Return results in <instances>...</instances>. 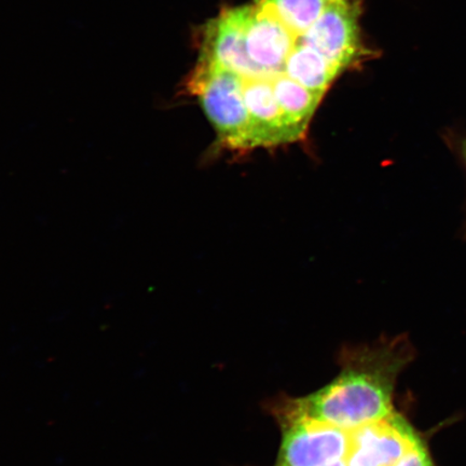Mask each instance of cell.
Returning a JSON list of instances; mask_svg holds the SVG:
<instances>
[{"label": "cell", "instance_id": "1", "mask_svg": "<svg viewBox=\"0 0 466 466\" xmlns=\"http://www.w3.org/2000/svg\"><path fill=\"white\" fill-rule=\"evenodd\" d=\"M412 357L405 338L355 353L336 380L308 398L289 400L279 417L306 418L346 430L380 420L393 412L396 380Z\"/></svg>", "mask_w": 466, "mask_h": 466}, {"label": "cell", "instance_id": "2", "mask_svg": "<svg viewBox=\"0 0 466 466\" xmlns=\"http://www.w3.org/2000/svg\"><path fill=\"white\" fill-rule=\"evenodd\" d=\"M186 89L198 97L227 147L249 149V116L240 76L199 57Z\"/></svg>", "mask_w": 466, "mask_h": 466}, {"label": "cell", "instance_id": "3", "mask_svg": "<svg viewBox=\"0 0 466 466\" xmlns=\"http://www.w3.org/2000/svg\"><path fill=\"white\" fill-rule=\"evenodd\" d=\"M363 0H329L323 14L297 42L311 46L343 72L360 68L377 56L360 26Z\"/></svg>", "mask_w": 466, "mask_h": 466}, {"label": "cell", "instance_id": "4", "mask_svg": "<svg viewBox=\"0 0 466 466\" xmlns=\"http://www.w3.org/2000/svg\"><path fill=\"white\" fill-rule=\"evenodd\" d=\"M283 441L277 466H328L347 456L350 430L306 418H279Z\"/></svg>", "mask_w": 466, "mask_h": 466}, {"label": "cell", "instance_id": "5", "mask_svg": "<svg viewBox=\"0 0 466 466\" xmlns=\"http://www.w3.org/2000/svg\"><path fill=\"white\" fill-rule=\"evenodd\" d=\"M419 435L398 413L350 430L347 466H394L415 446Z\"/></svg>", "mask_w": 466, "mask_h": 466}, {"label": "cell", "instance_id": "6", "mask_svg": "<svg viewBox=\"0 0 466 466\" xmlns=\"http://www.w3.org/2000/svg\"><path fill=\"white\" fill-rule=\"evenodd\" d=\"M247 5L227 8L203 27L199 57L242 79L269 78L250 60L246 43Z\"/></svg>", "mask_w": 466, "mask_h": 466}, {"label": "cell", "instance_id": "7", "mask_svg": "<svg viewBox=\"0 0 466 466\" xmlns=\"http://www.w3.org/2000/svg\"><path fill=\"white\" fill-rule=\"evenodd\" d=\"M297 40L299 37L284 25L265 0L247 5L248 55L255 66L269 77L284 73L285 62L295 48Z\"/></svg>", "mask_w": 466, "mask_h": 466}, {"label": "cell", "instance_id": "8", "mask_svg": "<svg viewBox=\"0 0 466 466\" xmlns=\"http://www.w3.org/2000/svg\"><path fill=\"white\" fill-rule=\"evenodd\" d=\"M243 95L249 116V149L272 147L302 137L279 107L272 79H243Z\"/></svg>", "mask_w": 466, "mask_h": 466}, {"label": "cell", "instance_id": "9", "mask_svg": "<svg viewBox=\"0 0 466 466\" xmlns=\"http://www.w3.org/2000/svg\"><path fill=\"white\" fill-rule=\"evenodd\" d=\"M284 74L307 89L325 96L342 71L311 46L297 42L285 62Z\"/></svg>", "mask_w": 466, "mask_h": 466}, {"label": "cell", "instance_id": "10", "mask_svg": "<svg viewBox=\"0 0 466 466\" xmlns=\"http://www.w3.org/2000/svg\"><path fill=\"white\" fill-rule=\"evenodd\" d=\"M272 86L283 114L289 124L304 137L309 122L324 96L307 89L284 73L272 78Z\"/></svg>", "mask_w": 466, "mask_h": 466}, {"label": "cell", "instance_id": "11", "mask_svg": "<svg viewBox=\"0 0 466 466\" xmlns=\"http://www.w3.org/2000/svg\"><path fill=\"white\" fill-rule=\"evenodd\" d=\"M265 3L299 38L319 20L329 0H265Z\"/></svg>", "mask_w": 466, "mask_h": 466}, {"label": "cell", "instance_id": "12", "mask_svg": "<svg viewBox=\"0 0 466 466\" xmlns=\"http://www.w3.org/2000/svg\"><path fill=\"white\" fill-rule=\"evenodd\" d=\"M394 466H435V464L427 444L422 437L419 436L415 446Z\"/></svg>", "mask_w": 466, "mask_h": 466}, {"label": "cell", "instance_id": "13", "mask_svg": "<svg viewBox=\"0 0 466 466\" xmlns=\"http://www.w3.org/2000/svg\"><path fill=\"white\" fill-rule=\"evenodd\" d=\"M328 466H347L346 462H345V459L343 460H340V461H337V462H334V463H331Z\"/></svg>", "mask_w": 466, "mask_h": 466}]
</instances>
